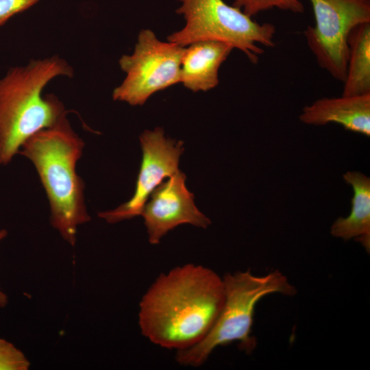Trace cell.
<instances>
[{"instance_id":"1","label":"cell","mask_w":370,"mask_h":370,"mask_svg":"<svg viewBox=\"0 0 370 370\" xmlns=\"http://www.w3.org/2000/svg\"><path fill=\"white\" fill-rule=\"evenodd\" d=\"M223 278L188 263L161 273L142 297L138 324L151 343L176 351L190 348L209 332L223 306Z\"/></svg>"},{"instance_id":"2","label":"cell","mask_w":370,"mask_h":370,"mask_svg":"<svg viewBox=\"0 0 370 370\" xmlns=\"http://www.w3.org/2000/svg\"><path fill=\"white\" fill-rule=\"evenodd\" d=\"M73 76L72 66L53 55L11 67L0 77V166L10 164L29 137L66 115L59 98L43 90L56 77Z\"/></svg>"},{"instance_id":"3","label":"cell","mask_w":370,"mask_h":370,"mask_svg":"<svg viewBox=\"0 0 370 370\" xmlns=\"http://www.w3.org/2000/svg\"><path fill=\"white\" fill-rule=\"evenodd\" d=\"M84 145L66 115L29 137L18 153L34 166L49 201L51 224L72 246L77 226L90 220L84 182L76 171Z\"/></svg>"},{"instance_id":"4","label":"cell","mask_w":370,"mask_h":370,"mask_svg":"<svg viewBox=\"0 0 370 370\" xmlns=\"http://www.w3.org/2000/svg\"><path fill=\"white\" fill-rule=\"evenodd\" d=\"M225 300L222 309L206 336L194 346L177 351L175 360L181 365H202L217 347L237 342L241 351L251 353L256 339L251 335L255 308L264 297L272 293L293 296L297 290L280 271L257 276L250 269L227 273L223 278Z\"/></svg>"},{"instance_id":"5","label":"cell","mask_w":370,"mask_h":370,"mask_svg":"<svg viewBox=\"0 0 370 370\" xmlns=\"http://www.w3.org/2000/svg\"><path fill=\"white\" fill-rule=\"evenodd\" d=\"M176 12L184 16V27L167 37L182 47L199 40H218L241 51L253 64L264 53L259 45L275 46V27L258 23L241 9L223 0H179Z\"/></svg>"},{"instance_id":"6","label":"cell","mask_w":370,"mask_h":370,"mask_svg":"<svg viewBox=\"0 0 370 370\" xmlns=\"http://www.w3.org/2000/svg\"><path fill=\"white\" fill-rule=\"evenodd\" d=\"M184 47L159 40L150 29H142L133 53L119 60L126 75L112 92L114 101L142 106L154 93L180 83Z\"/></svg>"},{"instance_id":"7","label":"cell","mask_w":370,"mask_h":370,"mask_svg":"<svg viewBox=\"0 0 370 370\" xmlns=\"http://www.w3.org/2000/svg\"><path fill=\"white\" fill-rule=\"evenodd\" d=\"M315 24L304 31L307 45L319 66L336 80L344 81L348 38L357 25L370 23L369 0H309Z\"/></svg>"},{"instance_id":"8","label":"cell","mask_w":370,"mask_h":370,"mask_svg":"<svg viewBox=\"0 0 370 370\" xmlns=\"http://www.w3.org/2000/svg\"><path fill=\"white\" fill-rule=\"evenodd\" d=\"M143 151L134 193L132 198L114 210L98 213L108 223H115L141 215L145 204L165 178L176 173L183 142L166 138L163 129L145 130L140 136Z\"/></svg>"},{"instance_id":"9","label":"cell","mask_w":370,"mask_h":370,"mask_svg":"<svg viewBox=\"0 0 370 370\" xmlns=\"http://www.w3.org/2000/svg\"><path fill=\"white\" fill-rule=\"evenodd\" d=\"M186 175L178 170L160 184L145 204L141 215L151 244H158L169 231L182 224L206 228L210 220L194 203L186 186Z\"/></svg>"},{"instance_id":"10","label":"cell","mask_w":370,"mask_h":370,"mask_svg":"<svg viewBox=\"0 0 370 370\" xmlns=\"http://www.w3.org/2000/svg\"><path fill=\"white\" fill-rule=\"evenodd\" d=\"M299 120L308 125L337 123L346 130L370 136V93L319 99L305 106Z\"/></svg>"},{"instance_id":"11","label":"cell","mask_w":370,"mask_h":370,"mask_svg":"<svg viewBox=\"0 0 370 370\" xmlns=\"http://www.w3.org/2000/svg\"><path fill=\"white\" fill-rule=\"evenodd\" d=\"M234 48L218 40H199L184 47L180 83L193 92L208 91L219 82V71Z\"/></svg>"},{"instance_id":"12","label":"cell","mask_w":370,"mask_h":370,"mask_svg":"<svg viewBox=\"0 0 370 370\" xmlns=\"http://www.w3.org/2000/svg\"><path fill=\"white\" fill-rule=\"evenodd\" d=\"M352 187V208L346 217H338L330 227V234L344 241L354 239L370 251V178L360 171H350L343 175Z\"/></svg>"},{"instance_id":"13","label":"cell","mask_w":370,"mask_h":370,"mask_svg":"<svg viewBox=\"0 0 370 370\" xmlns=\"http://www.w3.org/2000/svg\"><path fill=\"white\" fill-rule=\"evenodd\" d=\"M342 95L370 93V23L357 25L348 38V58Z\"/></svg>"},{"instance_id":"14","label":"cell","mask_w":370,"mask_h":370,"mask_svg":"<svg viewBox=\"0 0 370 370\" xmlns=\"http://www.w3.org/2000/svg\"><path fill=\"white\" fill-rule=\"evenodd\" d=\"M232 5L250 17L274 8L295 14L304 12V6L299 0H234Z\"/></svg>"},{"instance_id":"15","label":"cell","mask_w":370,"mask_h":370,"mask_svg":"<svg viewBox=\"0 0 370 370\" xmlns=\"http://www.w3.org/2000/svg\"><path fill=\"white\" fill-rule=\"evenodd\" d=\"M30 363L10 342L0 338V370H27Z\"/></svg>"},{"instance_id":"16","label":"cell","mask_w":370,"mask_h":370,"mask_svg":"<svg viewBox=\"0 0 370 370\" xmlns=\"http://www.w3.org/2000/svg\"><path fill=\"white\" fill-rule=\"evenodd\" d=\"M39 0H0V27L3 25L11 17L21 13Z\"/></svg>"},{"instance_id":"17","label":"cell","mask_w":370,"mask_h":370,"mask_svg":"<svg viewBox=\"0 0 370 370\" xmlns=\"http://www.w3.org/2000/svg\"><path fill=\"white\" fill-rule=\"evenodd\" d=\"M8 235V231L5 229L0 230V243ZM8 302V296L0 289V308H4Z\"/></svg>"}]
</instances>
